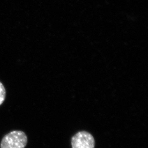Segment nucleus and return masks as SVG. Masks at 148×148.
<instances>
[{"label":"nucleus","mask_w":148,"mask_h":148,"mask_svg":"<svg viewBox=\"0 0 148 148\" xmlns=\"http://www.w3.org/2000/svg\"><path fill=\"white\" fill-rule=\"evenodd\" d=\"M27 143V138L21 131H13L7 133L2 138L1 148H25Z\"/></svg>","instance_id":"f257e3e1"},{"label":"nucleus","mask_w":148,"mask_h":148,"mask_svg":"<svg viewBox=\"0 0 148 148\" xmlns=\"http://www.w3.org/2000/svg\"><path fill=\"white\" fill-rule=\"evenodd\" d=\"M71 145L73 148H95V140L90 133L80 131L72 138Z\"/></svg>","instance_id":"f03ea898"},{"label":"nucleus","mask_w":148,"mask_h":148,"mask_svg":"<svg viewBox=\"0 0 148 148\" xmlns=\"http://www.w3.org/2000/svg\"><path fill=\"white\" fill-rule=\"evenodd\" d=\"M6 91L5 87L2 84V83L0 81V106L3 103L5 100Z\"/></svg>","instance_id":"7ed1b4c3"}]
</instances>
